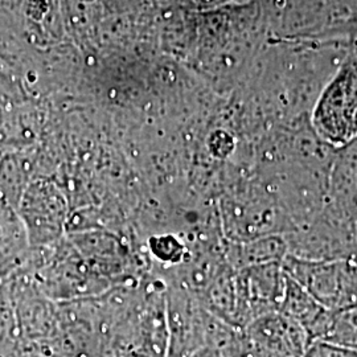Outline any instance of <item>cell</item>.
Instances as JSON below:
<instances>
[{"instance_id":"8992f818","label":"cell","mask_w":357,"mask_h":357,"mask_svg":"<svg viewBox=\"0 0 357 357\" xmlns=\"http://www.w3.org/2000/svg\"><path fill=\"white\" fill-rule=\"evenodd\" d=\"M314 340L340 345L357 352V306L328 311L315 332Z\"/></svg>"},{"instance_id":"277c9868","label":"cell","mask_w":357,"mask_h":357,"mask_svg":"<svg viewBox=\"0 0 357 357\" xmlns=\"http://www.w3.org/2000/svg\"><path fill=\"white\" fill-rule=\"evenodd\" d=\"M286 243L280 236L271 234L250 241L236 243L229 253L230 266L236 271L243 268L283 262L286 257Z\"/></svg>"},{"instance_id":"52a82bcc","label":"cell","mask_w":357,"mask_h":357,"mask_svg":"<svg viewBox=\"0 0 357 357\" xmlns=\"http://www.w3.org/2000/svg\"><path fill=\"white\" fill-rule=\"evenodd\" d=\"M303 357H357V352L340 345L314 340L307 347Z\"/></svg>"},{"instance_id":"3957f363","label":"cell","mask_w":357,"mask_h":357,"mask_svg":"<svg viewBox=\"0 0 357 357\" xmlns=\"http://www.w3.org/2000/svg\"><path fill=\"white\" fill-rule=\"evenodd\" d=\"M241 336L245 345L262 357H303L311 343L306 330L281 312L255 318Z\"/></svg>"},{"instance_id":"ba28073f","label":"cell","mask_w":357,"mask_h":357,"mask_svg":"<svg viewBox=\"0 0 357 357\" xmlns=\"http://www.w3.org/2000/svg\"><path fill=\"white\" fill-rule=\"evenodd\" d=\"M155 253L167 261L178 259L181 257V245L172 237L159 238L155 245Z\"/></svg>"},{"instance_id":"7a4b0ae2","label":"cell","mask_w":357,"mask_h":357,"mask_svg":"<svg viewBox=\"0 0 357 357\" xmlns=\"http://www.w3.org/2000/svg\"><path fill=\"white\" fill-rule=\"evenodd\" d=\"M320 138L342 147L357 138V63H348L320 96L312 116Z\"/></svg>"},{"instance_id":"6da1fadb","label":"cell","mask_w":357,"mask_h":357,"mask_svg":"<svg viewBox=\"0 0 357 357\" xmlns=\"http://www.w3.org/2000/svg\"><path fill=\"white\" fill-rule=\"evenodd\" d=\"M284 271L330 311L357 306V265L349 261H312L286 255Z\"/></svg>"},{"instance_id":"9c48e42d","label":"cell","mask_w":357,"mask_h":357,"mask_svg":"<svg viewBox=\"0 0 357 357\" xmlns=\"http://www.w3.org/2000/svg\"><path fill=\"white\" fill-rule=\"evenodd\" d=\"M191 357H222V354L218 349H213V348H204L199 352H196L195 355Z\"/></svg>"},{"instance_id":"5b68a950","label":"cell","mask_w":357,"mask_h":357,"mask_svg":"<svg viewBox=\"0 0 357 357\" xmlns=\"http://www.w3.org/2000/svg\"><path fill=\"white\" fill-rule=\"evenodd\" d=\"M280 312L299 323L306 330L307 335H310V332L327 312V308L319 305L302 284L287 274Z\"/></svg>"}]
</instances>
